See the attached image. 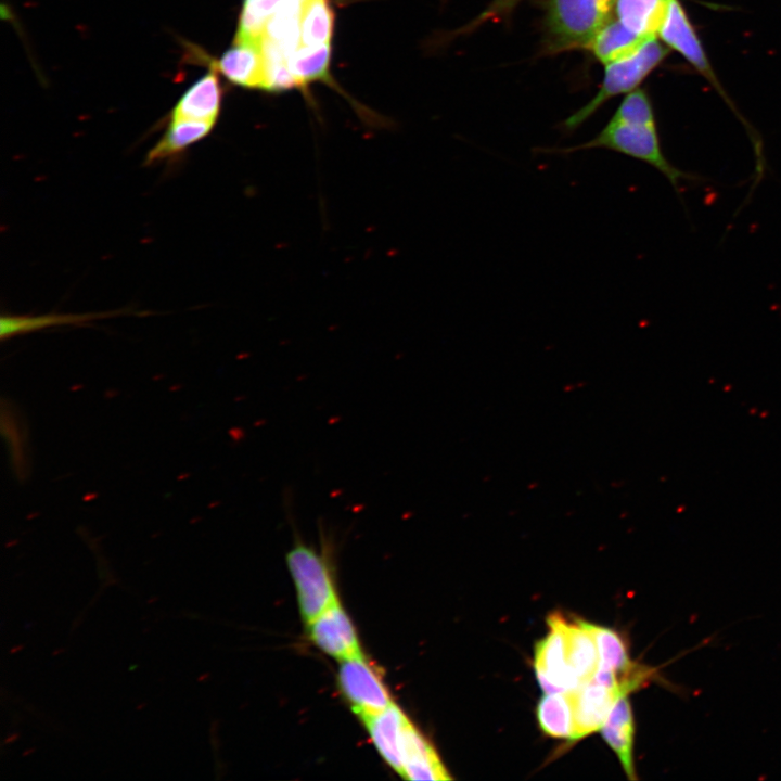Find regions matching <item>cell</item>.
I'll list each match as a JSON object with an SVG mask.
<instances>
[{"label":"cell","mask_w":781,"mask_h":781,"mask_svg":"<svg viewBox=\"0 0 781 781\" xmlns=\"http://www.w3.org/2000/svg\"><path fill=\"white\" fill-rule=\"evenodd\" d=\"M234 85L265 89V60L261 41L234 38L233 44L213 64Z\"/></svg>","instance_id":"obj_9"},{"label":"cell","mask_w":781,"mask_h":781,"mask_svg":"<svg viewBox=\"0 0 781 781\" xmlns=\"http://www.w3.org/2000/svg\"><path fill=\"white\" fill-rule=\"evenodd\" d=\"M521 1L523 0H492L464 29L471 30L487 22L501 21L508 17Z\"/></svg>","instance_id":"obj_25"},{"label":"cell","mask_w":781,"mask_h":781,"mask_svg":"<svg viewBox=\"0 0 781 781\" xmlns=\"http://www.w3.org/2000/svg\"><path fill=\"white\" fill-rule=\"evenodd\" d=\"M605 149L632 157L656 169L670 183L681 199L683 180L701 182V176L684 171L675 166L665 155L656 125L622 123L610 119L605 127L592 139L566 148H538L537 153L568 155L574 152Z\"/></svg>","instance_id":"obj_1"},{"label":"cell","mask_w":781,"mask_h":781,"mask_svg":"<svg viewBox=\"0 0 781 781\" xmlns=\"http://www.w3.org/2000/svg\"><path fill=\"white\" fill-rule=\"evenodd\" d=\"M670 0H614L613 13L641 37L656 36Z\"/></svg>","instance_id":"obj_17"},{"label":"cell","mask_w":781,"mask_h":781,"mask_svg":"<svg viewBox=\"0 0 781 781\" xmlns=\"http://www.w3.org/2000/svg\"><path fill=\"white\" fill-rule=\"evenodd\" d=\"M285 0H243L235 38L261 41L265 28Z\"/></svg>","instance_id":"obj_23"},{"label":"cell","mask_w":781,"mask_h":781,"mask_svg":"<svg viewBox=\"0 0 781 781\" xmlns=\"http://www.w3.org/2000/svg\"><path fill=\"white\" fill-rule=\"evenodd\" d=\"M401 777L408 780H449L436 750L410 721L401 746Z\"/></svg>","instance_id":"obj_11"},{"label":"cell","mask_w":781,"mask_h":781,"mask_svg":"<svg viewBox=\"0 0 781 781\" xmlns=\"http://www.w3.org/2000/svg\"><path fill=\"white\" fill-rule=\"evenodd\" d=\"M668 50L657 40L649 37L632 54L605 64V74L599 92L585 106L569 115L560 125L564 132H573L611 98L630 92L666 56Z\"/></svg>","instance_id":"obj_3"},{"label":"cell","mask_w":781,"mask_h":781,"mask_svg":"<svg viewBox=\"0 0 781 781\" xmlns=\"http://www.w3.org/2000/svg\"><path fill=\"white\" fill-rule=\"evenodd\" d=\"M564 627L568 664L580 682L589 680L599 666L594 638L582 619H565Z\"/></svg>","instance_id":"obj_18"},{"label":"cell","mask_w":781,"mask_h":781,"mask_svg":"<svg viewBox=\"0 0 781 781\" xmlns=\"http://www.w3.org/2000/svg\"><path fill=\"white\" fill-rule=\"evenodd\" d=\"M286 564L306 624L338 601L329 563L315 548L295 542L286 554Z\"/></svg>","instance_id":"obj_4"},{"label":"cell","mask_w":781,"mask_h":781,"mask_svg":"<svg viewBox=\"0 0 781 781\" xmlns=\"http://www.w3.org/2000/svg\"><path fill=\"white\" fill-rule=\"evenodd\" d=\"M611 119L630 124L656 125L651 102L641 89L630 91Z\"/></svg>","instance_id":"obj_24"},{"label":"cell","mask_w":781,"mask_h":781,"mask_svg":"<svg viewBox=\"0 0 781 781\" xmlns=\"http://www.w3.org/2000/svg\"><path fill=\"white\" fill-rule=\"evenodd\" d=\"M600 730L603 740L617 755L628 779L636 780L633 759L635 718L627 695L620 696L614 703Z\"/></svg>","instance_id":"obj_12"},{"label":"cell","mask_w":781,"mask_h":781,"mask_svg":"<svg viewBox=\"0 0 781 781\" xmlns=\"http://www.w3.org/2000/svg\"><path fill=\"white\" fill-rule=\"evenodd\" d=\"M215 124L195 119H170L163 137L146 154L144 164L150 166L180 157L191 145L209 135Z\"/></svg>","instance_id":"obj_15"},{"label":"cell","mask_w":781,"mask_h":781,"mask_svg":"<svg viewBox=\"0 0 781 781\" xmlns=\"http://www.w3.org/2000/svg\"><path fill=\"white\" fill-rule=\"evenodd\" d=\"M335 14L329 0H304L300 18V44L331 43Z\"/></svg>","instance_id":"obj_22"},{"label":"cell","mask_w":781,"mask_h":781,"mask_svg":"<svg viewBox=\"0 0 781 781\" xmlns=\"http://www.w3.org/2000/svg\"><path fill=\"white\" fill-rule=\"evenodd\" d=\"M216 69L196 80L179 99L170 119H195L216 123L222 99Z\"/></svg>","instance_id":"obj_14"},{"label":"cell","mask_w":781,"mask_h":781,"mask_svg":"<svg viewBox=\"0 0 781 781\" xmlns=\"http://www.w3.org/2000/svg\"><path fill=\"white\" fill-rule=\"evenodd\" d=\"M107 317V315L94 313H47L35 316L22 315H2L0 319V337L2 341L16 335L27 334L40 331L46 328L56 325H78L85 324L98 318Z\"/></svg>","instance_id":"obj_20"},{"label":"cell","mask_w":781,"mask_h":781,"mask_svg":"<svg viewBox=\"0 0 781 781\" xmlns=\"http://www.w3.org/2000/svg\"><path fill=\"white\" fill-rule=\"evenodd\" d=\"M540 730L550 738L569 740L574 728L569 691L546 693L536 708Z\"/></svg>","instance_id":"obj_19"},{"label":"cell","mask_w":781,"mask_h":781,"mask_svg":"<svg viewBox=\"0 0 781 781\" xmlns=\"http://www.w3.org/2000/svg\"><path fill=\"white\" fill-rule=\"evenodd\" d=\"M549 631L535 648L534 668L545 693L568 692L579 686L567 661L565 618L554 613L548 617Z\"/></svg>","instance_id":"obj_5"},{"label":"cell","mask_w":781,"mask_h":781,"mask_svg":"<svg viewBox=\"0 0 781 781\" xmlns=\"http://www.w3.org/2000/svg\"><path fill=\"white\" fill-rule=\"evenodd\" d=\"M331 43L299 44L287 59V67L299 87L316 80H330Z\"/></svg>","instance_id":"obj_21"},{"label":"cell","mask_w":781,"mask_h":781,"mask_svg":"<svg viewBox=\"0 0 781 781\" xmlns=\"http://www.w3.org/2000/svg\"><path fill=\"white\" fill-rule=\"evenodd\" d=\"M614 0H548L545 16V52L588 49L613 13Z\"/></svg>","instance_id":"obj_2"},{"label":"cell","mask_w":781,"mask_h":781,"mask_svg":"<svg viewBox=\"0 0 781 781\" xmlns=\"http://www.w3.org/2000/svg\"><path fill=\"white\" fill-rule=\"evenodd\" d=\"M569 694L574 716V728L568 740L569 743L579 741L600 730L614 703L625 695L617 690L598 683L593 679L580 682L578 687L569 691Z\"/></svg>","instance_id":"obj_8"},{"label":"cell","mask_w":781,"mask_h":781,"mask_svg":"<svg viewBox=\"0 0 781 781\" xmlns=\"http://www.w3.org/2000/svg\"><path fill=\"white\" fill-rule=\"evenodd\" d=\"M657 35L665 43L680 52L699 71L706 76H712L705 53L678 0L669 1Z\"/></svg>","instance_id":"obj_13"},{"label":"cell","mask_w":781,"mask_h":781,"mask_svg":"<svg viewBox=\"0 0 781 781\" xmlns=\"http://www.w3.org/2000/svg\"><path fill=\"white\" fill-rule=\"evenodd\" d=\"M371 741L385 763L401 773V746L410 720L395 703L363 719Z\"/></svg>","instance_id":"obj_10"},{"label":"cell","mask_w":781,"mask_h":781,"mask_svg":"<svg viewBox=\"0 0 781 781\" xmlns=\"http://www.w3.org/2000/svg\"><path fill=\"white\" fill-rule=\"evenodd\" d=\"M648 38L635 34L616 17L611 16L598 30L588 50L600 62L609 64L632 54Z\"/></svg>","instance_id":"obj_16"},{"label":"cell","mask_w":781,"mask_h":781,"mask_svg":"<svg viewBox=\"0 0 781 781\" xmlns=\"http://www.w3.org/2000/svg\"><path fill=\"white\" fill-rule=\"evenodd\" d=\"M307 625L311 641L325 654L340 661L362 654L356 629L338 601Z\"/></svg>","instance_id":"obj_7"},{"label":"cell","mask_w":781,"mask_h":781,"mask_svg":"<svg viewBox=\"0 0 781 781\" xmlns=\"http://www.w3.org/2000/svg\"><path fill=\"white\" fill-rule=\"evenodd\" d=\"M337 680L341 692L362 720L393 703L386 686L362 654L340 661Z\"/></svg>","instance_id":"obj_6"}]
</instances>
